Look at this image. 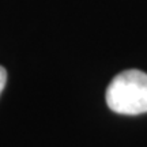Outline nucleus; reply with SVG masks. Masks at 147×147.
<instances>
[{
    "label": "nucleus",
    "mask_w": 147,
    "mask_h": 147,
    "mask_svg": "<svg viewBox=\"0 0 147 147\" xmlns=\"http://www.w3.org/2000/svg\"><path fill=\"white\" fill-rule=\"evenodd\" d=\"M106 105L119 115L136 116L147 112V74L127 69L116 75L106 89Z\"/></svg>",
    "instance_id": "obj_1"
},
{
    "label": "nucleus",
    "mask_w": 147,
    "mask_h": 147,
    "mask_svg": "<svg viewBox=\"0 0 147 147\" xmlns=\"http://www.w3.org/2000/svg\"><path fill=\"white\" fill-rule=\"evenodd\" d=\"M5 82H7V71L0 65V94H1V91L4 89Z\"/></svg>",
    "instance_id": "obj_2"
}]
</instances>
